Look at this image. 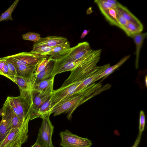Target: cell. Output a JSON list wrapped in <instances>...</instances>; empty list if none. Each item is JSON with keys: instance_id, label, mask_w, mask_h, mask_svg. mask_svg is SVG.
Wrapping results in <instances>:
<instances>
[{"instance_id": "6da1fadb", "label": "cell", "mask_w": 147, "mask_h": 147, "mask_svg": "<svg viewBox=\"0 0 147 147\" xmlns=\"http://www.w3.org/2000/svg\"><path fill=\"white\" fill-rule=\"evenodd\" d=\"M100 83L92 84L78 92L73 93L62 100L51 111L54 116L67 113V118L71 120L76 109L87 100L101 92Z\"/></svg>"}, {"instance_id": "7a4b0ae2", "label": "cell", "mask_w": 147, "mask_h": 147, "mask_svg": "<svg viewBox=\"0 0 147 147\" xmlns=\"http://www.w3.org/2000/svg\"><path fill=\"white\" fill-rule=\"evenodd\" d=\"M101 51V49H98L97 52L89 60L71 70L70 75L61 87L82 82L98 71L100 66H97L96 65L100 59Z\"/></svg>"}, {"instance_id": "3957f363", "label": "cell", "mask_w": 147, "mask_h": 147, "mask_svg": "<svg viewBox=\"0 0 147 147\" xmlns=\"http://www.w3.org/2000/svg\"><path fill=\"white\" fill-rule=\"evenodd\" d=\"M30 115L21 126L12 129L6 138L0 143V147H21L27 140Z\"/></svg>"}, {"instance_id": "277c9868", "label": "cell", "mask_w": 147, "mask_h": 147, "mask_svg": "<svg viewBox=\"0 0 147 147\" xmlns=\"http://www.w3.org/2000/svg\"><path fill=\"white\" fill-rule=\"evenodd\" d=\"M47 56L35 54L30 52H22L1 58L13 63L16 67L23 65H38Z\"/></svg>"}, {"instance_id": "5b68a950", "label": "cell", "mask_w": 147, "mask_h": 147, "mask_svg": "<svg viewBox=\"0 0 147 147\" xmlns=\"http://www.w3.org/2000/svg\"><path fill=\"white\" fill-rule=\"evenodd\" d=\"M91 49L90 45L88 42L85 41L78 43L57 59H55V65L77 60L83 57Z\"/></svg>"}, {"instance_id": "8992f818", "label": "cell", "mask_w": 147, "mask_h": 147, "mask_svg": "<svg viewBox=\"0 0 147 147\" xmlns=\"http://www.w3.org/2000/svg\"><path fill=\"white\" fill-rule=\"evenodd\" d=\"M20 91V94L27 100L30 105V118L37 112L40 107L50 98L52 93L41 92L33 89Z\"/></svg>"}, {"instance_id": "52a82bcc", "label": "cell", "mask_w": 147, "mask_h": 147, "mask_svg": "<svg viewBox=\"0 0 147 147\" xmlns=\"http://www.w3.org/2000/svg\"><path fill=\"white\" fill-rule=\"evenodd\" d=\"M50 115L49 114L42 118V121L36 142L45 147H54L52 140L54 127L50 120Z\"/></svg>"}, {"instance_id": "ba28073f", "label": "cell", "mask_w": 147, "mask_h": 147, "mask_svg": "<svg viewBox=\"0 0 147 147\" xmlns=\"http://www.w3.org/2000/svg\"><path fill=\"white\" fill-rule=\"evenodd\" d=\"M59 135V144L62 147H90L92 144L88 139L79 137L67 129L61 131Z\"/></svg>"}, {"instance_id": "9c48e42d", "label": "cell", "mask_w": 147, "mask_h": 147, "mask_svg": "<svg viewBox=\"0 0 147 147\" xmlns=\"http://www.w3.org/2000/svg\"><path fill=\"white\" fill-rule=\"evenodd\" d=\"M98 51V50L91 49L83 57L77 60L59 65H55L52 77H55L56 75L62 72L71 71L89 60L96 54Z\"/></svg>"}, {"instance_id": "30bf717a", "label": "cell", "mask_w": 147, "mask_h": 147, "mask_svg": "<svg viewBox=\"0 0 147 147\" xmlns=\"http://www.w3.org/2000/svg\"><path fill=\"white\" fill-rule=\"evenodd\" d=\"M81 83L78 82L72 84L53 90L51 97V109L63 99L74 93Z\"/></svg>"}, {"instance_id": "8fae6325", "label": "cell", "mask_w": 147, "mask_h": 147, "mask_svg": "<svg viewBox=\"0 0 147 147\" xmlns=\"http://www.w3.org/2000/svg\"><path fill=\"white\" fill-rule=\"evenodd\" d=\"M3 106L2 119L0 121V143L6 138L12 129L10 107L6 104H3Z\"/></svg>"}, {"instance_id": "7c38bea8", "label": "cell", "mask_w": 147, "mask_h": 147, "mask_svg": "<svg viewBox=\"0 0 147 147\" xmlns=\"http://www.w3.org/2000/svg\"><path fill=\"white\" fill-rule=\"evenodd\" d=\"M55 63V59L51 58L45 67L37 75L34 73L30 78L31 86L35 83L52 77Z\"/></svg>"}, {"instance_id": "4fadbf2b", "label": "cell", "mask_w": 147, "mask_h": 147, "mask_svg": "<svg viewBox=\"0 0 147 147\" xmlns=\"http://www.w3.org/2000/svg\"><path fill=\"white\" fill-rule=\"evenodd\" d=\"M10 98L17 108L24 120L30 115V105L27 99L22 95Z\"/></svg>"}, {"instance_id": "5bb4252c", "label": "cell", "mask_w": 147, "mask_h": 147, "mask_svg": "<svg viewBox=\"0 0 147 147\" xmlns=\"http://www.w3.org/2000/svg\"><path fill=\"white\" fill-rule=\"evenodd\" d=\"M116 9L128 22L135 24L143 30V26L142 23L126 7L119 2Z\"/></svg>"}, {"instance_id": "9a60e30c", "label": "cell", "mask_w": 147, "mask_h": 147, "mask_svg": "<svg viewBox=\"0 0 147 147\" xmlns=\"http://www.w3.org/2000/svg\"><path fill=\"white\" fill-rule=\"evenodd\" d=\"M67 41L64 37L56 36H50L41 38L38 41L34 44L33 46H44L49 47H54Z\"/></svg>"}, {"instance_id": "2e32d148", "label": "cell", "mask_w": 147, "mask_h": 147, "mask_svg": "<svg viewBox=\"0 0 147 147\" xmlns=\"http://www.w3.org/2000/svg\"><path fill=\"white\" fill-rule=\"evenodd\" d=\"M110 66V63L100 66V68L98 71L81 82L77 88L74 93L79 92L94 82L100 74Z\"/></svg>"}, {"instance_id": "e0dca14e", "label": "cell", "mask_w": 147, "mask_h": 147, "mask_svg": "<svg viewBox=\"0 0 147 147\" xmlns=\"http://www.w3.org/2000/svg\"><path fill=\"white\" fill-rule=\"evenodd\" d=\"M54 77L43 80L33 84L31 89L41 92L52 93L53 90Z\"/></svg>"}, {"instance_id": "ac0fdd59", "label": "cell", "mask_w": 147, "mask_h": 147, "mask_svg": "<svg viewBox=\"0 0 147 147\" xmlns=\"http://www.w3.org/2000/svg\"><path fill=\"white\" fill-rule=\"evenodd\" d=\"M147 36V33L140 32L135 34L131 36L136 45L135 67L138 68L139 60L140 49L143 41Z\"/></svg>"}, {"instance_id": "d6986e66", "label": "cell", "mask_w": 147, "mask_h": 147, "mask_svg": "<svg viewBox=\"0 0 147 147\" xmlns=\"http://www.w3.org/2000/svg\"><path fill=\"white\" fill-rule=\"evenodd\" d=\"M38 65H23L16 67V76H20L26 79L30 78L34 73Z\"/></svg>"}, {"instance_id": "ffe728a7", "label": "cell", "mask_w": 147, "mask_h": 147, "mask_svg": "<svg viewBox=\"0 0 147 147\" xmlns=\"http://www.w3.org/2000/svg\"><path fill=\"white\" fill-rule=\"evenodd\" d=\"M71 48L70 43L69 41L67 40L60 45L54 47L46 55V56L49 55V57L56 59L69 50Z\"/></svg>"}, {"instance_id": "44dd1931", "label": "cell", "mask_w": 147, "mask_h": 147, "mask_svg": "<svg viewBox=\"0 0 147 147\" xmlns=\"http://www.w3.org/2000/svg\"><path fill=\"white\" fill-rule=\"evenodd\" d=\"M18 86L20 90L27 91L30 90L31 85L30 78L26 79L20 76H8L7 77Z\"/></svg>"}, {"instance_id": "7402d4cb", "label": "cell", "mask_w": 147, "mask_h": 147, "mask_svg": "<svg viewBox=\"0 0 147 147\" xmlns=\"http://www.w3.org/2000/svg\"><path fill=\"white\" fill-rule=\"evenodd\" d=\"M51 105L50 98L40 107L37 112L30 118V120L38 117L42 118L49 114H51Z\"/></svg>"}, {"instance_id": "603a6c76", "label": "cell", "mask_w": 147, "mask_h": 147, "mask_svg": "<svg viewBox=\"0 0 147 147\" xmlns=\"http://www.w3.org/2000/svg\"><path fill=\"white\" fill-rule=\"evenodd\" d=\"M116 8H111L101 11V12L111 25L119 27V25L117 18Z\"/></svg>"}, {"instance_id": "cb8c5ba5", "label": "cell", "mask_w": 147, "mask_h": 147, "mask_svg": "<svg viewBox=\"0 0 147 147\" xmlns=\"http://www.w3.org/2000/svg\"><path fill=\"white\" fill-rule=\"evenodd\" d=\"M130 55L125 56L122 59L117 63L115 65L110 66L106 69L102 73L100 74L98 77L96 79L95 81H97L100 78L108 75L112 73L116 69L119 68L125 63L130 57Z\"/></svg>"}, {"instance_id": "d4e9b609", "label": "cell", "mask_w": 147, "mask_h": 147, "mask_svg": "<svg viewBox=\"0 0 147 147\" xmlns=\"http://www.w3.org/2000/svg\"><path fill=\"white\" fill-rule=\"evenodd\" d=\"M121 29L130 37L133 35L141 32L143 30L135 24L128 22L127 24L122 27Z\"/></svg>"}, {"instance_id": "484cf974", "label": "cell", "mask_w": 147, "mask_h": 147, "mask_svg": "<svg viewBox=\"0 0 147 147\" xmlns=\"http://www.w3.org/2000/svg\"><path fill=\"white\" fill-rule=\"evenodd\" d=\"M19 0H16L0 16V22L3 20H12L11 14L16 7Z\"/></svg>"}, {"instance_id": "4316f807", "label": "cell", "mask_w": 147, "mask_h": 147, "mask_svg": "<svg viewBox=\"0 0 147 147\" xmlns=\"http://www.w3.org/2000/svg\"><path fill=\"white\" fill-rule=\"evenodd\" d=\"M54 47H49L44 46H34L31 52L33 53L46 56V55Z\"/></svg>"}, {"instance_id": "83f0119b", "label": "cell", "mask_w": 147, "mask_h": 147, "mask_svg": "<svg viewBox=\"0 0 147 147\" xmlns=\"http://www.w3.org/2000/svg\"><path fill=\"white\" fill-rule=\"evenodd\" d=\"M10 107L11 127L13 129L21 126L24 123L26 119L25 120H21L14 112L11 106Z\"/></svg>"}, {"instance_id": "f1b7e54d", "label": "cell", "mask_w": 147, "mask_h": 147, "mask_svg": "<svg viewBox=\"0 0 147 147\" xmlns=\"http://www.w3.org/2000/svg\"><path fill=\"white\" fill-rule=\"evenodd\" d=\"M94 2L97 5L100 11L112 8H116L117 6L107 2L104 0H95Z\"/></svg>"}, {"instance_id": "f546056e", "label": "cell", "mask_w": 147, "mask_h": 147, "mask_svg": "<svg viewBox=\"0 0 147 147\" xmlns=\"http://www.w3.org/2000/svg\"><path fill=\"white\" fill-rule=\"evenodd\" d=\"M22 36L24 40L32 41L35 42L39 41L41 38L40 34L31 32L23 34Z\"/></svg>"}, {"instance_id": "4dcf8cb0", "label": "cell", "mask_w": 147, "mask_h": 147, "mask_svg": "<svg viewBox=\"0 0 147 147\" xmlns=\"http://www.w3.org/2000/svg\"><path fill=\"white\" fill-rule=\"evenodd\" d=\"M145 116L143 111L141 110L140 112L139 123V132L142 133L144 131L145 124Z\"/></svg>"}, {"instance_id": "1f68e13d", "label": "cell", "mask_w": 147, "mask_h": 147, "mask_svg": "<svg viewBox=\"0 0 147 147\" xmlns=\"http://www.w3.org/2000/svg\"><path fill=\"white\" fill-rule=\"evenodd\" d=\"M51 58L49 57L42 61L38 64L34 74L37 75L45 67Z\"/></svg>"}, {"instance_id": "d6a6232c", "label": "cell", "mask_w": 147, "mask_h": 147, "mask_svg": "<svg viewBox=\"0 0 147 147\" xmlns=\"http://www.w3.org/2000/svg\"><path fill=\"white\" fill-rule=\"evenodd\" d=\"M5 60L8 66L9 69V75L7 76H16V66L13 63L7 60Z\"/></svg>"}, {"instance_id": "836d02e7", "label": "cell", "mask_w": 147, "mask_h": 147, "mask_svg": "<svg viewBox=\"0 0 147 147\" xmlns=\"http://www.w3.org/2000/svg\"><path fill=\"white\" fill-rule=\"evenodd\" d=\"M7 98L8 100L10 106L15 114L21 120H25L23 119L18 109L15 105L13 101L11 99L10 96H8Z\"/></svg>"}, {"instance_id": "e575fe53", "label": "cell", "mask_w": 147, "mask_h": 147, "mask_svg": "<svg viewBox=\"0 0 147 147\" xmlns=\"http://www.w3.org/2000/svg\"><path fill=\"white\" fill-rule=\"evenodd\" d=\"M117 18L119 25V28H121L127 24L129 22L126 20L117 10Z\"/></svg>"}, {"instance_id": "d590c367", "label": "cell", "mask_w": 147, "mask_h": 147, "mask_svg": "<svg viewBox=\"0 0 147 147\" xmlns=\"http://www.w3.org/2000/svg\"><path fill=\"white\" fill-rule=\"evenodd\" d=\"M0 75L4 76L6 77L9 75V69L6 63L3 67Z\"/></svg>"}, {"instance_id": "8d00e7d4", "label": "cell", "mask_w": 147, "mask_h": 147, "mask_svg": "<svg viewBox=\"0 0 147 147\" xmlns=\"http://www.w3.org/2000/svg\"><path fill=\"white\" fill-rule=\"evenodd\" d=\"M142 134V133L139 132L138 134L134 143L133 146L131 147H138L140 141Z\"/></svg>"}, {"instance_id": "74e56055", "label": "cell", "mask_w": 147, "mask_h": 147, "mask_svg": "<svg viewBox=\"0 0 147 147\" xmlns=\"http://www.w3.org/2000/svg\"><path fill=\"white\" fill-rule=\"evenodd\" d=\"M5 63V60L0 58V75Z\"/></svg>"}, {"instance_id": "f35d334b", "label": "cell", "mask_w": 147, "mask_h": 147, "mask_svg": "<svg viewBox=\"0 0 147 147\" xmlns=\"http://www.w3.org/2000/svg\"><path fill=\"white\" fill-rule=\"evenodd\" d=\"M105 1L113 5L117 6L119 2L115 0H104Z\"/></svg>"}, {"instance_id": "ab89813d", "label": "cell", "mask_w": 147, "mask_h": 147, "mask_svg": "<svg viewBox=\"0 0 147 147\" xmlns=\"http://www.w3.org/2000/svg\"><path fill=\"white\" fill-rule=\"evenodd\" d=\"M90 31V30H84L81 34L80 36L81 38L82 39L85 37L88 33Z\"/></svg>"}, {"instance_id": "60d3db41", "label": "cell", "mask_w": 147, "mask_h": 147, "mask_svg": "<svg viewBox=\"0 0 147 147\" xmlns=\"http://www.w3.org/2000/svg\"><path fill=\"white\" fill-rule=\"evenodd\" d=\"M31 147H45L42 146L36 142Z\"/></svg>"}, {"instance_id": "b9f144b4", "label": "cell", "mask_w": 147, "mask_h": 147, "mask_svg": "<svg viewBox=\"0 0 147 147\" xmlns=\"http://www.w3.org/2000/svg\"><path fill=\"white\" fill-rule=\"evenodd\" d=\"M3 107V106L0 109V117L2 116V113Z\"/></svg>"}, {"instance_id": "7bdbcfd3", "label": "cell", "mask_w": 147, "mask_h": 147, "mask_svg": "<svg viewBox=\"0 0 147 147\" xmlns=\"http://www.w3.org/2000/svg\"><path fill=\"white\" fill-rule=\"evenodd\" d=\"M147 76H146L145 78V84L146 87H147Z\"/></svg>"}]
</instances>
